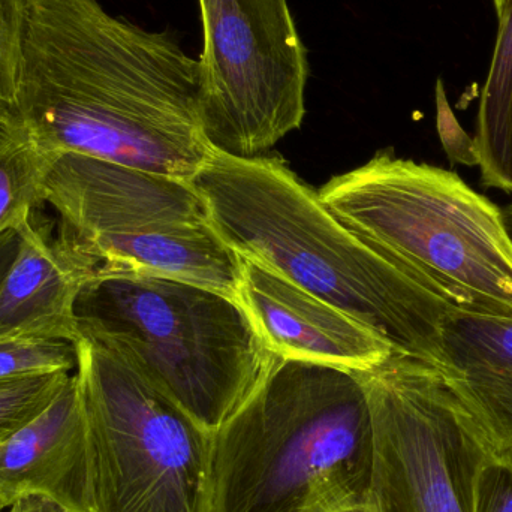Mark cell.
I'll return each mask as SVG.
<instances>
[{"label": "cell", "instance_id": "ffe728a7", "mask_svg": "<svg viewBox=\"0 0 512 512\" xmlns=\"http://www.w3.org/2000/svg\"><path fill=\"white\" fill-rule=\"evenodd\" d=\"M436 125H438L442 147L451 162L468 165V167H478L475 140L466 134L459 120L454 116L442 80H438L436 83Z\"/></svg>", "mask_w": 512, "mask_h": 512}, {"label": "cell", "instance_id": "6da1fadb", "mask_svg": "<svg viewBox=\"0 0 512 512\" xmlns=\"http://www.w3.org/2000/svg\"><path fill=\"white\" fill-rule=\"evenodd\" d=\"M11 116L50 152L192 180L212 146L201 128L200 60L171 33L99 0H27Z\"/></svg>", "mask_w": 512, "mask_h": 512}, {"label": "cell", "instance_id": "d6986e66", "mask_svg": "<svg viewBox=\"0 0 512 512\" xmlns=\"http://www.w3.org/2000/svg\"><path fill=\"white\" fill-rule=\"evenodd\" d=\"M475 512H512V451L490 456L475 487Z\"/></svg>", "mask_w": 512, "mask_h": 512}, {"label": "cell", "instance_id": "4fadbf2b", "mask_svg": "<svg viewBox=\"0 0 512 512\" xmlns=\"http://www.w3.org/2000/svg\"><path fill=\"white\" fill-rule=\"evenodd\" d=\"M29 495L87 512L86 420L74 373L38 415L0 439V511Z\"/></svg>", "mask_w": 512, "mask_h": 512}, {"label": "cell", "instance_id": "30bf717a", "mask_svg": "<svg viewBox=\"0 0 512 512\" xmlns=\"http://www.w3.org/2000/svg\"><path fill=\"white\" fill-rule=\"evenodd\" d=\"M44 209L18 230L0 276V339L74 343L78 301L101 264Z\"/></svg>", "mask_w": 512, "mask_h": 512}, {"label": "cell", "instance_id": "8992f818", "mask_svg": "<svg viewBox=\"0 0 512 512\" xmlns=\"http://www.w3.org/2000/svg\"><path fill=\"white\" fill-rule=\"evenodd\" d=\"M44 204L99 271L170 277L239 300L242 256L219 236L191 180L63 153Z\"/></svg>", "mask_w": 512, "mask_h": 512}, {"label": "cell", "instance_id": "9a60e30c", "mask_svg": "<svg viewBox=\"0 0 512 512\" xmlns=\"http://www.w3.org/2000/svg\"><path fill=\"white\" fill-rule=\"evenodd\" d=\"M57 156L20 120L0 117V236L20 230L45 206V182Z\"/></svg>", "mask_w": 512, "mask_h": 512}, {"label": "cell", "instance_id": "5bb4252c", "mask_svg": "<svg viewBox=\"0 0 512 512\" xmlns=\"http://www.w3.org/2000/svg\"><path fill=\"white\" fill-rule=\"evenodd\" d=\"M493 3L498 33L474 140L484 185L512 194V0Z\"/></svg>", "mask_w": 512, "mask_h": 512}, {"label": "cell", "instance_id": "ac0fdd59", "mask_svg": "<svg viewBox=\"0 0 512 512\" xmlns=\"http://www.w3.org/2000/svg\"><path fill=\"white\" fill-rule=\"evenodd\" d=\"M72 373L0 382V439L11 435L38 415L59 393Z\"/></svg>", "mask_w": 512, "mask_h": 512}, {"label": "cell", "instance_id": "277c9868", "mask_svg": "<svg viewBox=\"0 0 512 512\" xmlns=\"http://www.w3.org/2000/svg\"><path fill=\"white\" fill-rule=\"evenodd\" d=\"M78 330L122 355L215 433L279 360L237 298L134 271H98L81 294Z\"/></svg>", "mask_w": 512, "mask_h": 512}, {"label": "cell", "instance_id": "3957f363", "mask_svg": "<svg viewBox=\"0 0 512 512\" xmlns=\"http://www.w3.org/2000/svg\"><path fill=\"white\" fill-rule=\"evenodd\" d=\"M375 432L358 372L279 358L213 433L209 512H334L373 502Z\"/></svg>", "mask_w": 512, "mask_h": 512}, {"label": "cell", "instance_id": "8fae6325", "mask_svg": "<svg viewBox=\"0 0 512 512\" xmlns=\"http://www.w3.org/2000/svg\"><path fill=\"white\" fill-rule=\"evenodd\" d=\"M239 301L283 360L364 372L393 354L384 339L342 310L243 256Z\"/></svg>", "mask_w": 512, "mask_h": 512}, {"label": "cell", "instance_id": "2e32d148", "mask_svg": "<svg viewBox=\"0 0 512 512\" xmlns=\"http://www.w3.org/2000/svg\"><path fill=\"white\" fill-rule=\"evenodd\" d=\"M75 367L74 343L0 339V382L72 373Z\"/></svg>", "mask_w": 512, "mask_h": 512}, {"label": "cell", "instance_id": "d4e9b609", "mask_svg": "<svg viewBox=\"0 0 512 512\" xmlns=\"http://www.w3.org/2000/svg\"><path fill=\"white\" fill-rule=\"evenodd\" d=\"M0 512H2V511H0Z\"/></svg>", "mask_w": 512, "mask_h": 512}, {"label": "cell", "instance_id": "7c38bea8", "mask_svg": "<svg viewBox=\"0 0 512 512\" xmlns=\"http://www.w3.org/2000/svg\"><path fill=\"white\" fill-rule=\"evenodd\" d=\"M493 456L512 451V318L454 306L432 364Z\"/></svg>", "mask_w": 512, "mask_h": 512}, {"label": "cell", "instance_id": "5b68a950", "mask_svg": "<svg viewBox=\"0 0 512 512\" xmlns=\"http://www.w3.org/2000/svg\"><path fill=\"white\" fill-rule=\"evenodd\" d=\"M324 206L454 306L512 318L501 209L456 173L381 152L318 192Z\"/></svg>", "mask_w": 512, "mask_h": 512}, {"label": "cell", "instance_id": "7a4b0ae2", "mask_svg": "<svg viewBox=\"0 0 512 512\" xmlns=\"http://www.w3.org/2000/svg\"><path fill=\"white\" fill-rule=\"evenodd\" d=\"M191 182L234 252L342 310L394 354L435 363L454 304L340 222L279 158L212 147Z\"/></svg>", "mask_w": 512, "mask_h": 512}, {"label": "cell", "instance_id": "52a82bcc", "mask_svg": "<svg viewBox=\"0 0 512 512\" xmlns=\"http://www.w3.org/2000/svg\"><path fill=\"white\" fill-rule=\"evenodd\" d=\"M87 512H209L213 433L110 346L78 330Z\"/></svg>", "mask_w": 512, "mask_h": 512}, {"label": "cell", "instance_id": "ba28073f", "mask_svg": "<svg viewBox=\"0 0 512 512\" xmlns=\"http://www.w3.org/2000/svg\"><path fill=\"white\" fill-rule=\"evenodd\" d=\"M201 128L237 158L270 150L306 116V48L288 0H198Z\"/></svg>", "mask_w": 512, "mask_h": 512}, {"label": "cell", "instance_id": "7402d4cb", "mask_svg": "<svg viewBox=\"0 0 512 512\" xmlns=\"http://www.w3.org/2000/svg\"><path fill=\"white\" fill-rule=\"evenodd\" d=\"M18 231H9V233L0 236V276L5 273L11 262L12 256L17 249Z\"/></svg>", "mask_w": 512, "mask_h": 512}, {"label": "cell", "instance_id": "603a6c76", "mask_svg": "<svg viewBox=\"0 0 512 512\" xmlns=\"http://www.w3.org/2000/svg\"><path fill=\"white\" fill-rule=\"evenodd\" d=\"M501 218L502 224H504L505 233H507L508 239H510L512 245V204L501 209Z\"/></svg>", "mask_w": 512, "mask_h": 512}, {"label": "cell", "instance_id": "cb8c5ba5", "mask_svg": "<svg viewBox=\"0 0 512 512\" xmlns=\"http://www.w3.org/2000/svg\"><path fill=\"white\" fill-rule=\"evenodd\" d=\"M334 512H379V510L375 502H369V504L354 505V507H346Z\"/></svg>", "mask_w": 512, "mask_h": 512}, {"label": "cell", "instance_id": "e0dca14e", "mask_svg": "<svg viewBox=\"0 0 512 512\" xmlns=\"http://www.w3.org/2000/svg\"><path fill=\"white\" fill-rule=\"evenodd\" d=\"M27 20V0H0V117L11 114L17 101Z\"/></svg>", "mask_w": 512, "mask_h": 512}, {"label": "cell", "instance_id": "44dd1931", "mask_svg": "<svg viewBox=\"0 0 512 512\" xmlns=\"http://www.w3.org/2000/svg\"><path fill=\"white\" fill-rule=\"evenodd\" d=\"M6 512H71L54 499L42 495H29L18 499Z\"/></svg>", "mask_w": 512, "mask_h": 512}, {"label": "cell", "instance_id": "9c48e42d", "mask_svg": "<svg viewBox=\"0 0 512 512\" xmlns=\"http://www.w3.org/2000/svg\"><path fill=\"white\" fill-rule=\"evenodd\" d=\"M358 375L372 411L379 512H475L492 454L438 370L393 352Z\"/></svg>", "mask_w": 512, "mask_h": 512}]
</instances>
